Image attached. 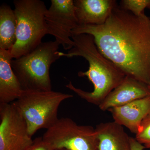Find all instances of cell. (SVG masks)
Instances as JSON below:
<instances>
[{"mask_svg":"<svg viewBox=\"0 0 150 150\" xmlns=\"http://www.w3.org/2000/svg\"><path fill=\"white\" fill-rule=\"evenodd\" d=\"M92 35L101 53L126 76L150 85V18L117 5L101 25H78L72 35Z\"/></svg>","mask_w":150,"mask_h":150,"instance_id":"6da1fadb","label":"cell"},{"mask_svg":"<svg viewBox=\"0 0 150 150\" xmlns=\"http://www.w3.org/2000/svg\"><path fill=\"white\" fill-rule=\"evenodd\" d=\"M150 3V0H123L121 1L120 6L139 16L144 13L145 9L148 7Z\"/></svg>","mask_w":150,"mask_h":150,"instance_id":"9a60e30c","label":"cell"},{"mask_svg":"<svg viewBox=\"0 0 150 150\" xmlns=\"http://www.w3.org/2000/svg\"><path fill=\"white\" fill-rule=\"evenodd\" d=\"M33 140L13 103H0V150H25Z\"/></svg>","mask_w":150,"mask_h":150,"instance_id":"ba28073f","label":"cell"},{"mask_svg":"<svg viewBox=\"0 0 150 150\" xmlns=\"http://www.w3.org/2000/svg\"><path fill=\"white\" fill-rule=\"evenodd\" d=\"M13 4L16 41L10 51L13 59H16L33 51L48 34L45 18L48 9L40 0H15Z\"/></svg>","mask_w":150,"mask_h":150,"instance_id":"277c9868","label":"cell"},{"mask_svg":"<svg viewBox=\"0 0 150 150\" xmlns=\"http://www.w3.org/2000/svg\"><path fill=\"white\" fill-rule=\"evenodd\" d=\"M135 139L145 148L150 149V113L142 121Z\"/></svg>","mask_w":150,"mask_h":150,"instance_id":"2e32d148","label":"cell"},{"mask_svg":"<svg viewBox=\"0 0 150 150\" xmlns=\"http://www.w3.org/2000/svg\"><path fill=\"white\" fill-rule=\"evenodd\" d=\"M95 129L98 150H131L130 137L123 126L113 121L100 123Z\"/></svg>","mask_w":150,"mask_h":150,"instance_id":"4fadbf2b","label":"cell"},{"mask_svg":"<svg viewBox=\"0 0 150 150\" xmlns=\"http://www.w3.org/2000/svg\"><path fill=\"white\" fill-rule=\"evenodd\" d=\"M56 40L42 42L33 51L16 59L11 65L23 91H52L50 67L60 58Z\"/></svg>","mask_w":150,"mask_h":150,"instance_id":"3957f363","label":"cell"},{"mask_svg":"<svg viewBox=\"0 0 150 150\" xmlns=\"http://www.w3.org/2000/svg\"><path fill=\"white\" fill-rule=\"evenodd\" d=\"M49 143L45 142L42 137H38L33 140L32 144L25 150H54Z\"/></svg>","mask_w":150,"mask_h":150,"instance_id":"e0dca14e","label":"cell"},{"mask_svg":"<svg viewBox=\"0 0 150 150\" xmlns=\"http://www.w3.org/2000/svg\"><path fill=\"white\" fill-rule=\"evenodd\" d=\"M74 2L79 25L104 24L117 5L114 0H76Z\"/></svg>","mask_w":150,"mask_h":150,"instance_id":"30bf717a","label":"cell"},{"mask_svg":"<svg viewBox=\"0 0 150 150\" xmlns=\"http://www.w3.org/2000/svg\"><path fill=\"white\" fill-rule=\"evenodd\" d=\"M54 150H68L66 149H54Z\"/></svg>","mask_w":150,"mask_h":150,"instance_id":"d6986e66","label":"cell"},{"mask_svg":"<svg viewBox=\"0 0 150 150\" xmlns=\"http://www.w3.org/2000/svg\"><path fill=\"white\" fill-rule=\"evenodd\" d=\"M147 8H148L150 9V4H149V6H148Z\"/></svg>","mask_w":150,"mask_h":150,"instance_id":"ffe728a7","label":"cell"},{"mask_svg":"<svg viewBox=\"0 0 150 150\" xmlns=\"http://www.w3.org/2000/svg\"><path fill=\"white\" fill-rule=\"evenodd\" d=\"M42 138L54 149L98 150L95 129L90 126L78 125L69 118H59L46 130Z\"/></svg>","mask_w":150,"mask_h":150,"instance_id":"8992f818","label":"cell"},{"mask_svg":"<svg viewBox=\"0 0 150 150\" xmlns=\"http://www.w3.org/2000/svg\"><path fill=\"white\" fill-rule=\"evenodd\" d=\"M130 145L131 150H144L146 148L133 137H130Z\"/></svg>","mask_w":150,"mask_h":150,"instance_id":"ac0fdd59","label":"cell"},{"mask_svg":"<svg viewBox=\"0 0 150 150\" xmlns=\"http://www.w3.org/2000/svg\"><path fill=\"white\" fill-rule=\"evenodd\" d=\"M114 122L136 134L142 121L150 113V96L108 110Z\"/></svg>","mask_w":150,"mask_h":150,"instance_id":"8fae6325","label":"cell"},{"mask_svg":"<svg viewBox=\"0 0 150 150\" xmlns=\"http://www.w3.org/2000/svg\"><path fill=\"white\" fill-rule=\"evenodd\" d=\"M73 95L53 91H24L13 102L26 121L31 137L41 129L46 130L57 122L60 104Z\"/></svg>","mask_w":150,"mask_h":150,"instance_id":"5b68a950","label":"cell"},{"mask_svg":"<svg viewBox=\"0 0 150 150\" xmlns=\"http://www.w3.org/2000/svg\"><path fill=\"white\" fill-rule=\"evenodd\" d=\"M48 34L54 36L64 50L74 46L72 31L79 25L73 0H51L45 16Z\"/></svg>","mask_w":150,"mask_h":150,"instance_id":"52a82bcc","label":"cell"},{"mask_svg":"<svg viewBox=\"0 0 150 150\" xmlns=\"http://www.w3.org/2000/svg\"><path fill=\"white\" fill-rule=\"evenodd\" d=\"M17 23L14 11L6 4L0 7V48L10 50L16 41Z\"/></svg>","mask_w":150,"mask_h":150,"instance_id":"5bb4252c","label":"cell"},{"mask_svg":"<svg viewBox=\"0 0 150 150\" xmlns=\"http://www.w3.org/2000/svg\"><path fill=\"white\" fill-rule=\"evenodd\" d=\"M13 59L10 50L0 48V103L14 102L24 91L12 68Z\"/></svg>","mask_w":150,"mask_h":150,"instance_id":"7c38bea8","label":"cell"},{"mask_svg":"<svg viewBox=\"0 0 150 150\" xmlns=\"http://www.w3.org/2000/svg\"><path fill=\"white\" fill-rule=\"evenodd\" d=\"M148 87H149V89L150 91V85L148 86Z\"/></svg>","mask_w":150,"mask_h":150,"instance_id":"44dd1931","label":"cell"},{"mask_svg":"<svg viewBox=\"0 0 150 150\" xmlns=\"http://www.w3.org/2000/svg\"><path fill=\"white\" fill-rule=\"evenodd\" d=\"M74 46L67 53L59 52L60 57H83L88 63V69L79 71V77H87L93 85V90L88 92L76 87L70 81L66 87L87 102L99 106L103 100L123 81L126 76L118 67L99 51L92 35H72Z\"/></svg>","mask_w":150,"mask_h":150,"instance_id":"7a4b0ae2","label":"cell"},{"mask_svg":"<svg viewBox=\"0 0 150 150\" xmlns=\"http://www.w3.org/2000/svg\"><path fill=\"white\" fill-rule=\"evenodd\" d=\"M150 96L148 86L126 76L123 81L110 93L99 105L103 111L122 106Z\"/></svg>","mask_w":150,"mask_h":150,"instance_id":"9c48e42d","label":"cell"}]
</instances>
